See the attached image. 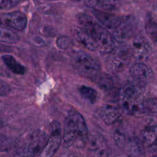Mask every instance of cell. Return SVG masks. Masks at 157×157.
<instances>
[{
	"instance_id": "obj_1",
	"label": "cell",
	"mask_w": 157,
	"mask_h": 157,
	"mask_svg": "<svg viewBox=\"0 0 157 157\" xmlns=\"http://www.w3.org/2000/svg\"><path fill=\"white\" fill-rule=\"evenodd\" d=\"M88 129L85 120L78 111L71 110L64 121L63 140L67 147L82 149L88 141Z\"/></svg>"
},
{
	"instance_id": "obj_2",
	"label": "cell",
	"mask_w": 157,
	"mask_h": 157,
	"mask_svg": "<svg viewBox=\"0 0 157 157\" xmlns=\"http://www.w3.org/2000/svg\"><path fill=\"white\" fill-rule=\"evenodd\" d=\"M77 19L96 44L98 50L102 53L109 54L115 48V42L110 32L95 21L92 17L85 13L77 15Z\"/></svg>"
},
{
	"instance_id": "obj_3",
	"label": "cell",
	"mask_w": 157,
	"mask_h": 157,
	"mask_svg": "<svg viewBox=\"0 0 157 157\" xmlns=\"http://www.w3.org/2000/svg\"><path fill=\"white\" fill-rule=\"evenodd\" d=\"M143 88L135 82L127 81L120 90V102L124 111L133 116H141L145 114L144 110Z\"/></svg>"
},
{
	"instance_id": "obj_4",
	"label": "cell",
	"mask_w": 157,
	"mask_h": 157,
	"mask_svg": "<svg viewBox=\"0 0 157 157\" xmlns=\"http://www.w3.org/2000/svg\"><path fill=\"white\" fill-rule=\"evenodd\" d=\"M48 135L37 130L29 133L24 142L14 151L12 157H35L38 156L45 145Z\"/></svg>"
},
{
	"instance_id": "obj_5",
	"label": "cell",
	"mask_w": 157,
	"mask_h": 157,
	"mask_svg": "<svg viewBox=\"0 0 157 157\" xmlns=\"http://www.w3.org/2000/svg\"><path fill=\"white\" fill-rule=\"evenodd\" d=\"M106 61L107 68L112 73H120L127 67L133 57L130 47L126 45L114 48Z\"/></svg>"
},
{
	"instance_id": "obj_6",
	"label": "cell",
	"mask_w": 157,
	"mask_h": 157,
	"mask_svg": "<svg viewBox=\"0 0 157 157\" xmlns=\"http://www.w3.org/2000/svg\"><path fill=\"white\" fill-rule=\"evenodd\" d=\"M76 68L84 77L94 80L101 73V65L97 60L84 52H78L73 57Z\"/></svg>"
},
{
	"instance_id": "obj_7",
	"label": "cell",
	"mask_w": 157,
	"mask_h": 157,
	"mask_svg": "<svg viewBox=\"0 0 157 157\" xmlns=\"http://www.w3.org/2000/svg\"><path fill=\"white\" fill-rule=\"evenodd\" d=\"M61 127L59 122L52 121L51 124V133L45 145L38 157H52L59 149L61 143Z\"/></svg>"
},
{
	"instance_id": "obj_8",
	"label": "cell",
	"mask_w": 157,
	"mask_h": 157,
	"mask_svg": "<svg viewBox=\"0 0 157 157\" xmlns=\"http://www.w3.org/2000/svg\"><path fill=\"white\" fill-rule=\"evenodd\" d=\"M132 55L137 61H146L151 58L153 55V48L150 41L142 35L135 36L130 48Z\"/></svg>"
},
{
	"instance_id": "obj_9",
	"label": "cell",
	"mask_w": 157,
	"mask_h": 157,
	"mask_svg": "<svg viewBox=\"0 0 157 157\" xmlns=\"http://www.w3.org/2000/svg\"><path fill=\"white\" fill-rule=\"evenodd\" d=\"M129 72L131 78L134 80L133 82L143 87H144L147 83L150 82L154 76L153 70L142 62L133 64L130 67Z\"/></svg>"
},
{
	"instance_id": "obj_10",
	"label": "cell",
	"mask_w": 157,
	"mask_h": 157,
	"mask_svg": "<svg viewBox=\"0 0 157 157\" xmlns=\"http://www.w3.org/2000/svg\"><path fill=\"white\" fill-rule=\"evenodd\" d=\"M96 116L103 124L107 126L114 124L121 117V112L112 104H104L98 109Z\"/></svg>"
},
{
	"instance_id": "obj_11",
	"label": "cell",
	"mask_w": 157,
	"mask_h": 157,
	"mask_svg": "<svg viewBox=\"0 0 157 157\" xmlns=\"http://www.w3.org/2000/svg\"><path fill=\"white\" fill-rule=\"evenodd\" d=\"M2 22L6 25L18 31H23L27 26V17L19 11L4 14L2 18Z\"/></svg>"
},
{
	"instance_id": "obj_12",
	"label": "cell",
	"mask_w": 157,
	"mask_h": 157,
	"mask_svg": "<svg viewBox=\"0 0 157 157\" xmlns=\"http://www.w3.org/2000/svg\"><path fill=\"white\" fill-rule=\"evenodd\" d=\"M89 150L94 154L95 157H107L108 148L104 136L99 133L92 134L88 137Z\"/></svg>"
},
{
	"instance_id": "obj_13",
	"label": "cell",
	"mask_w": 157,
	"mask_h": 157,
	"mask_svg": "<svg viewBox=\"0 0 157 157\" xmlns=\"http://www.w3.org/2000/svg\"><path fill=\"white\" fill-rule=\"evenodd\" d=\"M93 14L100 23L108 29L114 30L122 23L123 18L118 15L101 10H94Z\"/></svg>"
},
{
	"instance_id": "obj_14",
	"label": "cell",
	"mask_w": 157,
	"mask_h": 157,
	"mask_svg": "<svg viewBox=\"0 0 157 157\" xmlns=\"http://www.w3.org/2000/svg\"><path fill=\"white\" fill-rule=\"evenodd\" d=\"M135 27L133 23L123 20L122 23L113 30V37L114 41L124 43L134 35Z\"/></svg>"
},
{
	"instance_id": "obj_15",
	"label": "cell",
	"mask_w": 157,
	"mask_h": 157,
	"mask_svg": "<svg viewBox=\"0 0 157 157\" xmlns=\"http://www.w3.org/2000/svg\"><path fill=\"white\" fill-rule=\"evenodd\" d=\"M74 35H75L76 39L81 44H83L86 48L91 51V52L98 51V48H97L94 41L84 29L81 27L75 28L74 29Z\"/></svg>"
},
{
	"instance_id": "obj_16",
	"label": "cell",
	"mask_w": 157,
	"mask_h": 157,
	"mask_svg": "<svg viewBox=\"0 0 157 157\" xmlns=\"http://www.w3.org/2000/svg\"><path fill=\"white\" fill-rule=\"evenodd\" d=\"M85 4L89 7L113 11L119 8L120 0H85Z\"/></svg>"
},
{
	"instance_id": "obj_17",
	"label": "cell",
	"mask_w": 157,
	"mask_h": 157,
	"mask_svg": "<svg viewBox=\"0 0 157 157\" xmlns=\"http://www.w3.org/2000/svg\"><path fill=\"white\" fill-rule=\"evenodd\" d=\"M2 60L6 64L9 70H10L15 75H22L26 72V69L22 64H20L13 56L10 55H3L2 56Z\"/></svg>"
},
{
	"instance_id": "obj_18",
	"label": "cell",
	"mask_w": 157,
	"mask_h": 157,
	"mask_svg": "<svg viewBox=\"0 0 157 157\" xmlns=\"http://www.w3.org/2000/svg\"><path fill=\"white\" fill-rule=\"evenodd\" d=\"M156 136V127L155 124H150L148 127H146L141 133L142 143L144 146L147 147H156L155 140Z\"/></svg>"
},
{
	"instance_id": "obj_19",
	"label": "cell",
	"mask_w": 157,
	"mask_h": 157,
	"mask_svg": "<svg viewBox=\"0 0 157 157\" xmlns=\"http://www.w3.org/2000/svg\"><path fill=\"white\" fill-rule=\"evenodd\" d=\"M127 150L133 157H142L144 156V144L142 141L136 137L129 139L127 145Z\"/></svg>"
},
{
	"instance_id": "obj_20",
	"label": "cell",
	"mask_w": 157,
	"mask_h": 157,
	"mask_svg": "<svg viewBox=\"0 0 157 157\" xmlns=\"http://www.w3.org/2000/svg\"><path fill=\"white\" fill-rule=\"evenodd\" d=\"M93 81H94L99 86L100 88L104 90V91H110L113 90L114 87L113 78L108 74L101 72Z\"/></svg>"
},
{
	"instance_id": "obj_21",
	"label": "cell",
	"mask_w": 157,
	"mask_h": 157,
	"mask_svg": "<svg viewBox=\"0 0 157 157\" xmlns=\"http://www.w3.org/2000/svg\"><path fill=\"white\" fill-rule=\"evenodd\" d=\"M81 96L83 99L87 101L90 104H94L99 99V94L95 89L86 85H82L78 89Z\"/></svg>"
},
{
	"instance_id": "obj_22",
	"label": "cell",
	"mask_w": 157,
	"mask_h": 157,
	"mask_svg": "<svg viewBox=\"0 0 157 157\" xmlns=\"http://www.w3.org/2000/svg\"><path fill=\"white\" fill-rule=\"evenodd\" d=\"M19 41L18 34L9 28L0 26V42L15 44Z\"/></svg>"
},
{
	"instance_id": "obj_23",
	"label": "cell",
	"mask_w": 157,
	"mask_h": 157,
	"mask_svg": "<svg viewBox=\"0 0 157 157\" xmlns=\"http://www.w3.org/2000/svg\"><path fill=\"white\" fill-rule=\"evenodd\" d=\"M113 140H114L115 144L118 147L124 148L127 145L129 138L127 137V134L125 133H124L121 130H117V131H115L114 134H113Z\"/></svg>"
},
{
	"instance_id": "obj_24",
	"label": "cell",
	"mask_w": 157,
	"mask_h": 157,
	"mask_svg": "<svg viewBox=\"0 0 157 157\" xmlns=\"http://www.w3.org/2000/svg\"><path fill=\"white\" fill-rule=\"evenodd\" d=\"M146 29L147 32L153 41L154 43L156 42V37H157V28L156 21L153 20V18H150L146 25Z\"/></svg>"
},
{
	"instance_id": "obj_25",
	"label": "cell",
	"mask_w": 157,
	"mask_h": 157,
	"mask_svg": "<svg viewBox=\"0 0 157 157\" xmlns=\"http://www.w3.org/2000/svg\"><path fill=\"white\" fill-rule=\"evenodd\" d=\"M144 110L145 114H156V98L146 100L144 103Z\"/></svg>"
},
{
	"instance_id": "obj_26",
	"label": "cell",
	"mask_w": 157,
	"mask_h": 157,
	"mask_svg": "<svg viewBox=\"0 0 157 157\" xmlns=\"http://www.w3.org/2000/svg\"><path fill=\"white\" fill-rule=\"evenodd\" d=\"M56 45L60 49L64 50V49H67L71 47L73 45V41L71 38H69L68 36L62 35V36H59L56 39Z\"/></svg>"
},
{
	"instance_id": "obj_27",
	"label": "cell",
	"mask_w": 157,
	"mask_h": 157,
	"mask_svg": "<svg viewBox=\"0 0 157 157\" xmlns=\"http://www.w3.org/2000/svg\"><path fill=\"white\" fill-rule=\"evenodd\" d=\"M12 146L13 142L10 138L5 135L0 134V153L9 151Z\"/></svg>"
},
{
	"instance_id": "obj_28",
	"label": "cell",
	"mask_w": 157,
	"mask_h": 157,
	"mask_svg": "<svg viewBox=\"0 0 157 157\" xmlns=\"http://www.w3.org/2000/svg\"><path fill=\"white\" fill-rule=\"evenodd\" d=\"M11 87L6 81L0 79V97L7 96L10 94Z\"/></svg>"
},
{
	"instance_id": "obj_29",
	"label": "cell",
	"mask_w": 157,
	"mask_h": 157,
	"mask_svg": "<svg viewBox=\"0 0 157 157\" xmlns=\"http://www.w3.org/2000/svg\"><path fill=\"white\" fill-rule=\"evenodd\" d=\"M10 9L9 0H0V9Z\"/></svg>"
},
{
	"instance_id": "obj_30",
	"label": "cell",
	"mask_w": 157,
	"mask_h": 157,
	"mask_svg": "<svg viewBox=\"0 0 157 157\" xmlns=\"http://www.w3.org/2000/svg\"><path fill=\"white\" fill-rule=\"evenodd\" d=\"M61 157H83L80 153H75V152H70V153H64Z\"/></svg>"
},
{
	"instance_id": "obj_31",
	"label": "cell",
	"mask_w": 157,
	"mask_h": 157,
	"mask_svg": "<svg viewBox=\"0 0 157 157\" xmlns=\"http://www.w3.org/2000/svg\"><path fill=\"white\" fill-rule=\"evenodd\" d=\"M12 48L9 46L6 45V44H0V52H9L12 51Z\"/></svg>"
},
{
	"instance_id": "obj_32",
	"label": "cell",
	"mask_w": 157,
	"mask_h": 157,
	"mask_svg": "<svg viewBox=\"0 0 157 157\" xmlns=\"http://www.w3.org/2000/svg\"><path fill=\"white\" fill-rule=\"evenodd\" d=\"M20 0H9V2H10V8H13L15 6H16L19 3Z\"/></svg>"
},
{
	"instance_id": "obj_33",
	"label": "cell",
	"mask_w": 157,
	"mask_h": 157,
	"mask_svg": "<svg viewBox=\"0 0 157 157\" xmlns=\"http://www.w3.org/2000/svg\"><path fill=\"white\" fill-rule=\"evenodd\" d=\"M74 1H76V2H79V1H81V0H74Z\"/></svg>"
},
{
	"instance_id": "obj_34",
	"label": "cell",
	"mask_w": 157,
	"mask_h": 157,
	"mask_svg": "<svg viewBox=\"0 0 157 157\" xmlns=\"http://www.w3.org/2000/svg\"><path fill=\"white\" fill-rule=\"evenodd\" d=\"M1 127H2V124L0 123V129H1Z\"/></svg>"
},
{
	"instance_id": "obj_35",
	"label": "cell",
	"mask_w": 157,
	"mask_h": 157,
	"mask_svg": "<svg viewBox=\"0 0 157 157\" xmlns=\"http://www.w3.org/2000/svg\"><path fill=\"white\" fill-rule=\"evenodd\" d=\"M153 157H156V156H153Z\"/></svg>"
}]
</instances>
